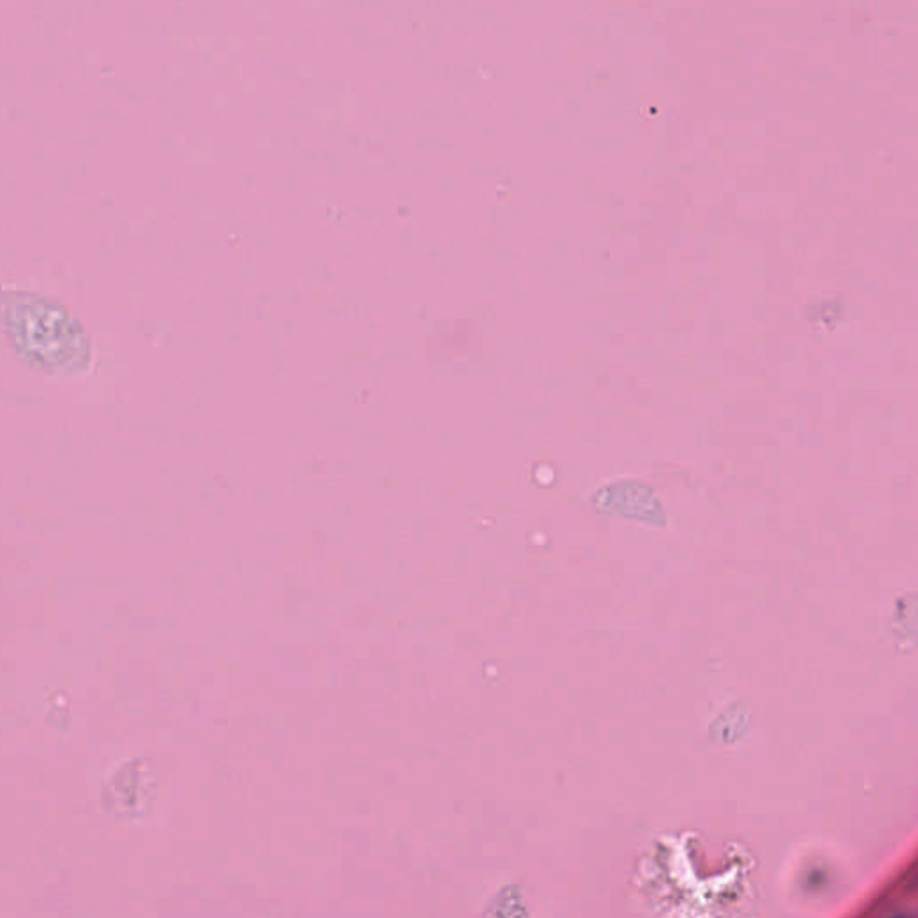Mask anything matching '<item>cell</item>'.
I'll list each match as a JSON object with an SVG mask.
<instances>
[{
  "instance_id": "obj_1",
  "label": "cell",
  "mask_w": 918,
  "mask_h": 918,
  "mask_svg": "<svg viewBox=\"0 0 918 918\" xmlns=\"http://www.w3.org/2000/svg\"><path fill=\"white\" fill-rule=\"evenodd\" d=\"M17 304L13 307V336L31 363L42 364L51 370H72L70 366H83L88 350L85 339L67 312L45 302Z\"/></svg>"
}]
</instances>
